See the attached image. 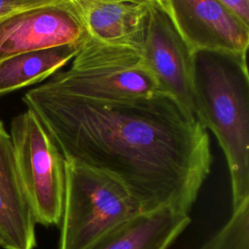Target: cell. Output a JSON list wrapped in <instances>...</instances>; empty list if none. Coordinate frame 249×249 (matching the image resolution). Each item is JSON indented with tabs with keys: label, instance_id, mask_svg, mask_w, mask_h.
<instances>
[{
	"label": "cell",
	"instance_id": "obj_1",
	"mask_svg": "<svg viewBox=\"0 0 249 249\" xmlns=\"http://www.w3.org/2000/svg\"><path fill=\"white\" fill-rule=\"evenodd\" d=\"M22 101L65 160L114 177L143 212L189 213L210 173L207 130L163 93L103 101L37 86Z\"/></svg>",
	"mask_w": 249,
	"mask_h": 249
},
{
	"label": "cell",
	"instance_id": "obj_2",
	"mask_svg": "<svg viewBox=\"0 0 249 249\" xmlns=\"http://www.w3.org/2000/svg\"><path fill=\"white\" fill-rule=\"evenodd\" d=\"M196 119L218 140L227 160L232 209L249 199V75L246 57L198 51L192 55Z\"/></svg>",
	"mask_w": 249,
	"mask_h": 249
},
{
	"label": "cell",
	"instance_id": "obj_3",
	"mask_svg": "<svg viewBox=\"0 0 249 249\" xmlns=\"http://www.w3.org/2000/svg\"><path fill=\"white\" fill-rule=\"evenodd\" d=\"M43 89L103 101L131 100L160 93L141 50L99 43L89 36L67 70L57 71Z\"/></svg>",
	"mask_w": 249,
	"mask_h": 249
},
{
	"label": "cell",
	"instance_id": "obj_4",
	"mask_svg": "<svg viewBox=\"0 0 249 249\" xmlns=\"http://www.w3.org/2000/svg\"><path fill=\"white\" fill-rule=\"evenodd\" d=\"M64 173L58 249H84L143 212L124 186L104 172L65 160Z\"/></svg>",
	"mask_w": 249,
	"mask_h": 249
},
{
	"label": "cell",
	"instance_id": "obj_5",
	"mask_svg": "<svg viewBox=\"0 0 249 249\" xmlns=\"http://www.w3.org/2000/svg\"><path fill=\"white\" fill-rule=\"evenodd\" d=\"M9 133L20 183L36 224L59 225L65 186L63 156L28 109L12 119Z\"/></svg>",
	"mask_w": 249,
	"mask_h": 249
},
{
	"label": "cell",
	"instance_id": "obj_6",
	"mask_svg": "<svg viewBox=\"0 0 249 249\" xmlns=\"http://www.w3.org/2000/svg\"><path fill=\"white\" fill-rule=\"evenodd\" d=\"M87 37L73 0H42L0 20V60L21 53L81 44Z\"/></svg>",
	"mask_w": 249,
	"mask_h": 249
},
{
	"label": "cell",
	"instance_id": "obj_7",
	"mask_svg": "<svg viewBox=\"0 0 249 249\" xmlns=\"http://www.w3.org/2000/svg\"><path fill=\"white\" fill-rule=\"evenodd\" d=\"M141 53L160 93L169 96L188 116L196 119L192 90L193 53L160 0H149V17Z\"/></svg>",
	"mask_w": 249,
	"mask_h": 249
},
{
	"label": "cell",
	"instance_id": "obj_8",
	"mask_svg": "<svg viewBox=\"0 0 249 249\" xmlns=\"http://www.w3.org/2000/svg\"><path fill=\"white\" fill-rule=\"evenodd\" d=\"M192 53L223 52L246 57L249 27L220 0H160Z\"/></svg>",
	"mask_w": 249,
	"mask_h": 249
},
{
	"label": "cell",
	"instance_id": "obj_9",
	"mask_svg": "<svg viewBox=\"0 0 249 249\" xmlns=\"http://www.w3.org/2000/svg\"><path fill=\"white\" fill-rule=\"evenodd\" d=\"M88 36L99 43L141 50L149 0H73Z\"/></svg>",
	"mask_w": 249,
	"mask_h": 249
},
{
	"label": "cell",
	"instance_id": "obj_10",
	"mask_svg": "<svg viewBox=\"0 0 249 249\" xmlns=\"http://www.w3.org/2000/svg\"><path fill=\"white\" fill-rule=\"evenodd\" d=\"M35 226L18 172L11 136L0 120V246L34 249Z\"/></svg>",
	"mask_w": 249,
	"mask_h": 249
},
{
	"label": "cell",
	"instance_id": "obj_11",
	"mask_svg": "<svg viewBox=\"0 0 249 249\" xmlns=\"http://www.w3.org/2000/svg\"><path fill=\"white\" fill-rule=\"evenodd\" d=\"M190 223L189 213L169 207L142 212L84 249H168Z\"/></svg>",
	"mask_w": 249,
	"mask_h": 249
},
{
	"label": "cell",
	"instance_id": "obj_12",
	"mask_svg": "<svg viewBox=\"0 0 249 249\" xmlns=\"http://www.w3.org/2000/svg\"><path fill=\"white\" fill-rule=\"evenodd\" d=\"M82 44L21 53L0 60V95L51 77L73 59Z\"/></svg>",
	"mask_w": 249,
	"mask_h": 249
},
{
	"label": "cell",
	"instance_id": "obj_13",
	"mask_svg": "<svg viewBox=\"0 0 249 249\" xmlns=\"http://www.w3.org/2000/svg\"><path fill=\"white\" fill-rule=\"evenodd\" d=\"M201 249H249V199L232 209L228 222Z\"/></svg>",
	"mask_w": 249,
	"mask_h": 249
},
{
	"label": "cell",
	"instance_id": "obj_14",
	"mask_svg": "<svg viewBox=\"0 0 249 249\" xmlns=\"http://www.w3.org/2000/svg\"><path fill=\"white\" fill-rule=\"evenodd\" d=\"M229 13L249 27V0H220Z\"/></svg>",
	"mask_w": 249,
	"mask_h": 249
},
{
	"label": "cell",
	"instance_id": "obj_15",
	"mask_svg": "<svg viewBox=\"0 0 249 249\" xmlns=\"http://www.w3.org/2000/svg\"><path fill=\"white\" fill-rule=\"evenodd\" d=\"M41 2L42 0H0V20Z\"/></svg>",
	"mask_w": 249,
	"mask_h": 249
}]
</instances>
